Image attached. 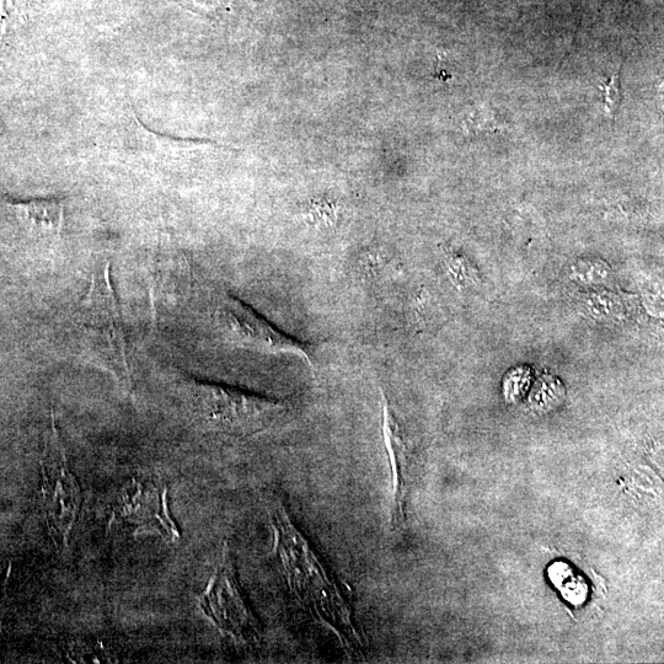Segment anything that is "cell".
<instances>
[{
  "mask_svg": "<svg viewBox=\"0 0 664 664\" xmlns=\"http://www.w3.org/2000/svg\"><path fill=\"white\" fill-rule=\"evenodd\" d=\"M548 577L566 602L575 607L586 603L589 594L588 583L574 566L565 561H555L548 567Z\"/></svg>",
  "mask_w": 664,
  "mask_h": 664,
  "instance_id": "8fae6325",
  "label": "cell"
},
{
  "mask_svg": "<svg viewBox=\"0 0 664 664\" xmlns=\"http://www.w3.org/2000/svg\"><path fill=\"white\" fill-rule=\"evenodd\" d=\"M446 270L449 280L458 289L471 288L478 281L474 267L462 255L455 253L449 255L446 261Z\"/></svg>",
  "mask_w": 664,
  "mask_h": 664,
  "instance_id": "5bb4252c",
  "label": "cell"
},
{
  "mask_svg": "<svg viewBox=\"0 0 664 664\" xmlns=\"http://www.w3.org/2000/svg\"><path fill=\"white\" fill-rule=\"evenodd\" d=\"M10 210L21 226L41 237L57 238L64 227V202L61 198H36L29 201H9Z\"/></svg>",
  "mask_w": 664,
  "mask_h": 664,
  "instance_id": "9c48e42d",
  "label": "cell"
},
{
  "mask_svg": "<svg viewBox=\"0 0 664 664\" xmlns=\"http://www.w3.org/2000/svg\"><path fill=\"white\" fill-rule=\"evenodd\" d=\"M604 106L609 116L617 115L621 100H623V93H621V84L619 74H614L607 82L602 84Z\"/></svg>",
  "mask_w": 664,
  "mask_h": 664,
  "instance_id": "e0dca14e",
  "label": "cell"
},
{
  "mask_svg": "<svg viewBox=\"0 0 664 664\" xmlns=\"http://www.w3.org/2000/svg\"><path fill=\"white\" fill-rule=\"evenodd\" d=\"M200 608L217 629L239 644L260 645L261 626L246 602L228 544L224 545L216 572L200 598Z\"/></svg>",
  "mask_w": 664,
  "mask_h": 664,
  "instance_id": "277c9868",
  "label": "cell"
},
{
  "mask_svg": "<svg viewBox=\"0 0 664 664\" xmlns=\"http://www.w3.org/2000/svg\"><path fill=\"white\" fill-rule=\"evenodd\" d=\"M532 387V371L527 367L513 369L505 378L503 383V393L506 399L511 403H517Z\"/></svg>",
  "mask_w": 664,
  "mask_h": 664,
  "instance_id": "9a60e30c",
  "label": "cell"
},
{
  "mask_svg": "<svg viewBox=\"0 0 664 664\" xmlns=\"http://www.w3.org/2000/svg\"><path fill=\"white\" fill-rule=\"evenodd\" d=\"M265 502L273 551L299 607L334 633L350 660H362L366 647L344 587L294 522L282 498L269 494Z\"/></svg>",
  "mask_w": 664,
  "mask_h": 664,
  "instance_id": "6da1fadb",
  "label": "cell"
},
{
  "mask_svg": "<svg viewBox=\"0 0 664 664\" xmlns=\"http://www.w3.org/2000/svg\"><path fill=\"white\" fill-rule=\"evenodd\" d=\"M383 437L385 448L392 469L393 483V528L403 526L405 522V505L410 485V460L403 430L396 421L387 398L383 399Z\"/></svg>",
  "mask_w": 664,
  "mask_h": 664,
  "instance_id": "ba28073f",
  "label": "cell"
},
{
  "mask_svg": "<svg viewBox=\"0 0 664 664\" xmlns=\"http://www.w3.org/2000/svg\"><path fill=\"white\" fill-rule=\"evenodd\" d=\"M42 492L48 529L57 543L67 546L78 521L82 491L69 468L66 449L52 420L42 459Z\"/></svg>",
  "mask_w": 664,
  "mask_h": 664,
  "instance_id": "5b68a950",
  "label": "cell"
},
{
  "mask_svg": "<svg viewBox=\"0 0 664 664\" xmlns=\"http://www.w3.org/2000/svg\"><path fill=\"white\" fill-rule=\"evenodd\" d=\"M501 123L497 120L494 111L487 109V107H480V109L471 112L468 120L465 121L467 130L473 135H480L484 132H495L500 127Z\"/></svg>",
  "mask_w": 664,
  "mask_h": 664,
  "instance_id": "2e32d148",
  "label": "cell"
},
{
  "mask_svg": "<svg viewBox=\"0 0 664 664\" xmlns=\"http://www.w3.org/2000/svg\"><path fill=\"white\" fill-rule=\"evenodd\" d=\"M77 325L84 350L91 360L99 363L123 389L131 392L133 385L125 329L111 285L109 262L93 273L89 291L79 304Z\"/></svg>",
  "mask_w": 664,
  "mask_h": 664,
  "instance_id": "7a4b0ae2",
  "label": "cell"
},
{
  "mask_svg": "<svg viewBox=\"0 0 664 664\" xmlns=\"http://www.w3.org/2000/svg\"><path fill=\"white\" fill-rule=\"evenodd\" d=\"M577 305L585 317L602 324L623 323L630 313L628 299L610 288L585 289Z\"/></svg>",
  "mask_w": 664,
  "mask_h": 664,
  "instance_id": "30bf717a",
  "label": "cell"
},
{
  "mask_svg": "<svg viewBox=\"0 0 664 664\" xmlns=\"http://www.w3.org/2000/svg\"><path fill=\"white\" fill-rule=\"evenodd\" d=\"M642 298L649 312L662 315L663 312V293L662 286L657 282L645 283L642 287Z\"/></svg>",
  "mask_w": 664,
  "mask_h": 664,
  "instance_id": "ac0fdd59",
  "label": "cell"
},
{
  "mask_svg": "<svg viewBox=\"0 0 664 664\" xmlns=\"http://www.w3.org/2000/svg\"><path fill=\"white\" fill-rule=\"evenodd\" d=\"M565 398V388L560 380L543 377L529 393V406L534 410L548 411L556 408Z\"/></svg>",
  "mask_w": 664,
  "mask_h": 664,
  "instance_id": "4fadbf2b",
  "label": "cell"
},
{
  "mask_svg": "<svg viewBox=\"0 0 664 664\" xmlns=\"http://www.w3.org/2000/svg\"><path fill=\"white\" fill-rule=\"evenodd\" d=\"M186 398L203 426L232 437L265 431L287 411L282 400L198 380L186 384Z\"/></svg>",
  "mask_w": 664,
  "mask_h": 664,
  "instance_id": "3957f363",
  "label": "cell"
},
{
  "mask_svg": "<svg viewBox=\"0 0 664 664\" xmlns=\"http://www.w3.org/2000/svg\"><path fill=\"white\" fill-rule=\"evenodd\" d=\"M216 319L227 339L239 347L269 355L289 353L313 364L309 345L283 334L248 305L229 294L218 297Z\"/></svg>",
  "mask_w": 664,
  "mask_h": 664,
  "instance_id": "8992f818",
  "label": "cell"
},
{
  "mask_svg": "<svg viewBox=\"0 0 664 664\" xmlns=\"http://www.w3.org/2000/svg\"><path fill=\"white\" fill-rule=\"evenodd\" d=\"M569 281L583 289L609 288L614 282V271L601 259L572 261L566 272Z\"/></svg>",
  "mask_w": 664,
  "mask_h": 664,
  "instance_id": "7c38bea8",
  "label": "cell"
},
{
  "mask_svg": "<svg viewBox=\"0 0 664 664\" xmlns=\"http://www.w3.org/2000/svg\"><path fill=\"white\" fill-rule=\"evenodd\" d=\"M119 514L136 530L157 533L170 540L180 539L179 528L170 513L168 489L160 481L142 479L128 484L120 497Z\"/></svg>",
  "mask_w": 664,
  "mask_h": 664,
  "instance_id": "52a82bcc",
  "label": "cell"
}]
</instances>
